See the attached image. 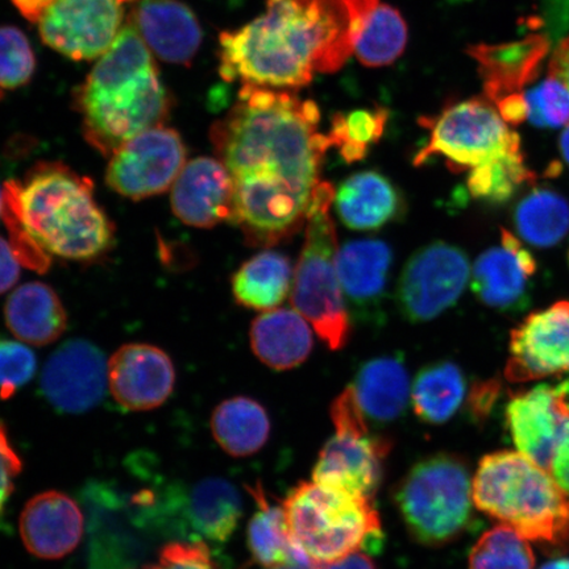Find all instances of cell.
<instances>
[{"mask_svg": "<svg viewBox=\"0 0 569 569\" xmlns=\"http://www.w3.org/2000/svg\"><path fill=\"white\" fill-rule=\"evenodd\" d=\"M317 103L295 91L243 84L238 102L211 127V142L234 187L232 223L252 246L270 247L301 229L329 137Z\"/></svg>", "mask_w": 569, "mask_h": 569, "instance_id": "6da1fadb", "label": "cell"}, {"mask_svg": "<svg viewBox=\"0 0 569 569\" xmlns=\"http://www.w3.org/2000/svg\"><path fill=\"white\" fill-rule=\"evenodd\" d=\"M366 24L347 0H268L267 12L219 38L227 82L296 91L316 73H336Z\"/></svg>", "mask_w": 569, "mask_h": 569, "instance_id": "7a4b0ae2", "label": "cell"}, {"mask_svg": "<svg viewBox=\"0 0 569 569\" xmlns=\"http://www.w3.org/2000/svg\"><path fill=\"white\" fill-rule=\"evenodd\" d=\"M77 106L84 138L110 158L127 141L166 122L172 106L169 92L131 21L90 71Z\"/></svg>", "mask_w": 569, "mask_h": 569, "instance_id": "3957f363", "label": "cell"}, {"mask_svg": "<svg viewBox=\"0 0 569 569\" xmlns=\"http://www.w3.org/2000/svg\"><path fill=\"white\" fill-rule=\"evenodd\" d=\"M9 183L21 222L42 251L76 261L109 251L113 226L89 178L61 162H40L23 183Z\"/></svg>", "mask_w": 569, "mask_h": 569, "instance_id": "277c9868", "label": "cell"}, {"mask_svg": "<svg viewBox=\"0 0 569 569\" xmlns=\"http://www.w3.org/2000/svg\"><path fill=\"white\" fill-rule=\"evenodd\" d=\"M475 507L537 543L546 553L569 551V495L552 473L517 451L479 462L472 481Z\"/></svg>", "mask_w": 569, "mask_h": 569, "instance_id": "5b68a950", "label": "cell"}, {"mask_svg": "<svg viewBox=\"0 0 569 569\" xmlns=\"http://www.w3.org/2000/svg\"><path fill=\"white\" fill-rule=\"evenodd\" d=\"M336 189L320 182L312 196L306 238L298 260L291 302L315 327L330 350H341L350 338V317L341 290L338 268V234L331 216Z\"/></svg>", "mask_w": 569, "mask_h": 569, "instance_id": "8992f818", "label": "cell"}, {"mask_svg": "<svg viewBox=\"0 0 569 569\" xmlns=\"http://www.w3.org/2000/svg\"><path fill=\"white\" fill-rule=\"evenodd\" d=\"M297 549L310 565L337 560L379 540L381 519L372 500L301 482L282 503Z\"/></svg>", "mask_w": 569, "mask_h": 569, "instance_id": "52a82bcc", "label": "cell"}, {"mask_svg": "<svg viewBox=\"0 0 569 569\" xmlns=\"http://www.w3.org/2000/svg\"><path fill=\"white\" fill-rule=\"evenodd\" d=\"M410 537L426 547H442L465 532L472 519V482L465 460L452 453L416 462L395 495Z\"/></svg>", "mask_w": 569, "mask_h": 569, "instance_id": "ba28073f", "label": "cell"}, {"mask_svg": "<svg viewBox=\"0 0 569 569\" xmlns=\"http://www.w3.org/2000/svg\"><path fill=\"white\" fill-rule=\"evenodd\" d=\"M336 436L320 451L312 481L320 487L372 500L382 480L390 440L372 436L353 389L347 388L331 407Z\"/></svg>", "mask_w": 569, "mask_h": 569, "instance_id": "9c48e42d", "label": "cell"}, {"mask_svg": "<svg viewBox=\"0 0 569 569\" xmlns=\"http://www.w3.org/2000/svg\"><path fill=\"white\" fill-rule=\"evenodd\" d=\"M429 144L418 152L415 166L421 167L442 156L453 170H471L522 152L521 139L493 103L471 98L447 106L430 120Z\"/></svg>", "mask_w": 569, "mask_h": 569, "instance_id": "30bf717a", "label": "cell"}, {"mask_svg": "<svg viewBox=\"0 0 569 569\" xmlns=\"http://www.w3.org/2000/svg\"><path fill=\"white\" fill-rule=\"evenodd\" d=\"M469 281V261L460 248L437 241L411 256L397 288L405 318L422 323L457 303Z\"/></svg>", "mask_w": 569, "mask_h": 569, "instance_id": "8fae6325", "label": "cell"}, {"mask_svg": "<svg viewBox=\"0 0 569 569\" xmlns=\"http://www.w3.org/2000/svg\"><path fill=\"white\" fill-rule=\"evenodd\" d=\"M187 166L180 133L158 126L127 141L111 156L106 182L116 193L141 201L166 193Z\"/></svg>", "mask_w": 569, "mask_h": 569, "instance_id": "7c38bea8", "label": "cell"}, {"mask_svg": "<svg viewBox=\"0 0 569 569\" xmlns=\"http://www.w3.org/2000/svg\"><path fill=\"white\" fill-rule=\"evenodd\" d=\"M119 0H56L39 21L42 41L71 60L102 57L122 31Z\"/></svg>", "mask_w": 569, "mask_h": 569, "instance_id": "4fadbf2b", "label": "cell"}, {"mask_svg": "<svg viewBox=\"0 0 569 569\" xmlns=\"http://www.w3.org/2000/svg\"><path fill=\"white\" fill-rule=\"evenodd\" d=\"M507 426L518 451L551 471L555 453L569 437V379L511 397Z\"/></svg>", "mask_w": 569, "mask_h": 569, "instance_id": "5bb4252c", "label": "cell"}, {"mask_svg": "<svg viewBox=\"0 0 569 569\" xmlns=\"http://www.w3.org/2000/svg\"><path fill=\"white\" fill-rule=\"evenodd\" d=\"M104 353L84 339H70L49 356L40 376L42 397L56 410L80 415L94 409L109 388Z\"/></svg>", "mask_w": 569, "mask_h": 569, "instance_id": "9a60e30c", "label": "cell"}, {"mask_svg": "<svg viewBox=\"0 0 569 569\" xmlns=\"http://www.w3.org/2000/svg\"><path fill=\"white\" fill-rule=\"evenodd\" d=\"M569 373V302L533 312L511 332L507 379L528 382Z\"/></svg>", "mask_w": 569, "mask_h": 569, "instance_id": "2e32d148", "label": "cell"}, {"mask_svg": "<svg viewBox=\"0 0 569 569\" xmlns=\"http://www.w3.org/2000/svg\"><path fill=\"white\" fill-rule=\"evenodd\" d=\"M109 389L120 407L131 411L158 409L172 396L176 371L161 348L146 343L120 347L107 365Z\"/></svg>", "mask_w": 569, "mask_h": 569, "instance_id": "e0dca14e", "label": "cell"}, {"mask_svg": "<svg viewBox=\"0 0 569 569\" xmlns=\"http://www.w3.org/2000/svg\"><path fill=\"white\" fill-rule=\"evenodd\" d=\"M170 204L182 223L197 229L232 223L234 187L229 170L212 158L187 162L172 187Z\"/></svg>", "mask_w": 569, "mask_h": 569, "instance_id": "ac0fdd59", "label": "cell"}, {"mask_svg": "<svg viewBox=\"0 0 569 569\" xmlns=\"http://www.w3.org/2000/svg\"><path fill=\"white\" fill-rule=\"evenodd\" d=\"M20 537L33 557L61 559L83 538L84 516L73 498L49 490L31 498L21 511Z\"/></svg>", "mask_w": 569, "mask_h": 569, "instance_id": "d6986e66", "label": "cell"}, {"mask_svg": "<svg viewBox=\"0 0 569 569\" xmlns=\"http://www.w3.org/2000/svg\"><path fill=\"white\" fill-rule=\"evenodd\" d=\"M537 261L513 233L502 231L501 246L483 252L473 267L472 289L479 300L498 310H519L528 303Z\"/></svg>", "mask_w": 569, "mask_h": 569, "instance_id": "ffe728a7", "label": "cell"}, {"mask_svg": "<svg viewBox=\"0 0 569 569\" xmlns=\"http://www.w3.org/2000/svg\"><path fill=\"white\" fill-rule=\"evenodd\" d=\"M549 51V38L531 33L503 44L472 46L467 53L478 62L488 101L497 104L503 98L522 94L526 84L538 77Z\"/></svg>", "mask_w": 569, "mask_h": 569, "instance_id": "44dd1931", "label": "cell"}, {"mask_svg": "<svg viewBox=\"0 0 569 569\" xmlns=\"http://www.w3.org/2000/svg\"><path fill=\"white\" fill-rule=\"evenodd\" d=\"M130 21L149 51L176 66H189L202 44L194 12L178 0H134Z\"/></svg>", "mask_w": 569, "mask_h": 569, "instance_id": "7402d4cb", "label": "cell"}, {"mask_svg": "<svg viewBox=\"0 0 569 569\" xmlns=\"http://www.w3.org/2000/svg\"><path fill=\"white\" fill-rule=\"evenodd\" d=\"M393 253L386 241H348L337 256L341 290L355 311L369 312L386 295Z\"/></svg>", "mask_w": 569, "mask_h": 569, "instance_id": "603a6c76", "label": "cell"}, {"mask_svg": "<svg viewBox=\"0 0 569 569\" xmlns=\"http://www.w3.org/2000/svg\"><path fill=\"white\" fill-rule=\"evenodd\" d=\"M6 325L19 340L48 346L67 330L68 315L56 291L42 282L13 290L4 305Z\"/></svg>", "mask_w": 569, "mask_h": 569, "instance_id": "cb8c5ba5", "label": "cell"}, {"mask_svg": "<svg viewBox=\"0 0 569 569\" xmlns=\"http://www.w3.org/2000/svg\"><path fill=\"white\" fill-rule=\"evenodd\" d=\"M333 203L341 222L356 231L380 229L401 211V197L393 183L377 172L348 177L340 184Z\"/></svg>", "mask_w": 569, "mask_h": 569, "instance_id": "d4e9b609", "label": "cell"}, {"mask_svg": "<svg viewBox=\"0 0 569 569\" xmlns=\"http://www.w3.org/2000/svg\"><path fill=\"white\" fill-rule=\"evenodd\" d=\"M182 511L190 530L202 542L224 543L238 528L243 501L229 480L206 478L190 489L187 500L182 501Z\"/></svg>", "mask_w": 569, "mask_h": 569, "instance_id": "484cf974", "label": "cell"}, {"mask_svg": "<svg viewBox=\"0 0 569 569\" xmlns=\"http://www.w3.org/2000/svg\"><path fill=\"white\" fill-rule=\"evenodd\" d=\"M252 350L276 371H288L309 358L312 333L297 310L277 309L254 319L251 329Z\"/></svg>", "mask_w": 569, "mask_h": 569, "instance_id": "4316f807", "label": "cell"}, {"mask_svg": "<svg viewBox=\"0 0 569 569\" xmlns=\"http://www.w3.org/2000/svg\"><path fill=\"white\" fill-rule=\"evenodd\" d=\"M352 388L360 409L373 422H395L407 409L410 382L400 358L386 356L367 361Z\"/></svg>", "mask_w": 569, "mask_h": 569, "instance_id": "83f0119b", "label": "cell"}, {"mask_svg": "<svg viewBox=\"0 0 569 569\" xmlns=\"http://www.w3.org/2000/svg\"><path fill=\"white\" fill-rule=\"evenodd\" d=\"M258 510L248 523L247 542L254 563L266 569L311 567L310 561L291 540L282 505H273L261 486L249 488Z\"/></svg>", "mask_w": 569, "mask_h": 569, "instance_id": "f1b7e54d", "label": "cell"}, {"mask_svg": "<svg viewBox=\"0 0 569 569\" xmlns=\"http://www.w3.org/2000/svg\"><path fill=\"white\" fill-rule=\"evenodd\" d=\"M211 431L224 452L233 458H247L267 445L270 419L258 401L248 397H233L213 410Z\"/></svg>", "mask_w": 569, "mask_h": 569, "instance_id": "f546056e", "label": "cell"}, {"mask_svg": "<svg viewBox=\"0 0 569 569\" xmlns=\"http://www.w3.org/2000/svg\"><path fill=\"white\" fill-rule=\"evenodd\" d=\"M291 264L280 252H261L240 267L232 279L234 300L246 308L273 310L288 297Z\"/></svg>", "mask_w": 569, "mask_h": 569, "instance_id": "4dcf8cb0", "label": "cell"}, {"mask_svg": "<svg viewBox=\"0 0 569 569\" xmlns=\"http://www.w3.org/2000/svg\"><path fill=\"white\" fill-rule=\"evenodd\" d=\"M466 397V379L460 368L440 361L422 369L411 389L412 410L421 421L442 425L457 415Z\"/></svg>", "mask_w": 569, "mask_h": 569, "instance_id": "1f68e13d", "label": "cell"}, {"mask_svg": "<svg viewBox=\"0 0 569 569\" xmlns=\"http://www.w3.org/2000/svg\"><path fill=\"white\" fill-rule=\"evenodd\" d=\"M515 222L519 237L529 244L553 247L569 231V203L552 190H533L518 203Z\"/></svg>", "mask_w": 569, "mask_h": 569, "instance_id": "d6a6232c", "label": "cell"}, {"mask_svg": "<svg viewBox=\"0 0 569 569\" xmlns=\"http://www.w3.org/2000/svg\"><path fill=\"white\" fill-rule=\"evenodd\" d=\"M407 44L408 26L401 13L395 7L379 4L356 41L353 53L362 66L380 68L393 63Z\"/></svg>", "mask_w": 569, "mask_h": 569, "instance_id": "836d02e7", "label": "cell"}, {"mask_svg": "<svg viewBox=\"0 0 569 569\" xmlns=\"http://www.w3.org/2000/svg\"><path fill=\"white\" fill-rule=\"evenodd\" d=\"M536 557L528 539L507 525L482 533L469 553V569H533Z\"/></svg>", "mask_w": 569, "mask_h": 569, "instance_id": "e575fe53", "label": "cell"}, {"mask_svg": "<svg viewBox=\"0 0 569 569\" xmlns=\"http://www.w3.org/2000/svg\"><path fill=\"white\" fill-rule=\"evenodd\" d=\"M533 178L536 176L526 167L523 153L519 152L471 170L467 188L479 201L501 203Z\"/></svg>", "mask_w": 569, "mask_h": 569, "instance_id": "d590c367", "label": "cell"}, {"mask_svg": "<svg viewBox=\"0 0 569 569\" xmlns=\"http://www.w3.org/2000/svg\"><path fill=\"white\" fill-rule=\"evenodd\" d=\"M388 112L382 109L356 110L332 118L329 137L331 147L339 148L341 158L355 162L366 158L369 147L379 141L386 128Z\"/></svg>", "mask_w": 569, "mask_h": 569, "instance_id": "8d00e7d4", "label": "cell"}, {"mask_svg": "<svg viewBox=\"0 0 569 569\" xmlns=\"http://www.w3.org/2000/svg\"><path fill=\"white\" fill-rule=\"evenodd\" d=\"M36 67L30 41L16 27H0V89H17L31 80Z\"/></svg>", "mask_w": 569, "mask_h": 569, "instance_id": "74e56055", "label": "cell"}, {"mask_svg": "<svg viewBox=\"0 0 569 569\" xmlns=\"http://www.w3.org/2000/svg\"><path fill=\"white\" fill-rule=\"evenodd\" d=\"M525 99L533 126L558 128L569 122V90L555 78L526 92Z\"/></svg>", "mask_w": 569, "mask_h": 569, "instance_id": "f35d334b", "label": "cell"}, {"mask_svg": "<svg viewBox=\"0 0 569 569\" xmlns=\"http://www.w3.org/2000/svg\"><path fill=\"white\" fill-rule=\"evenodd\" d=\"M38 360L26 345L0 337V398L9 400L32 380Z\"/></svg>", "mask_w": 569, "mask_h": 569, "instance_id": "ab89813d", "label": "cell"}, {"mask_svg": "<svg viewBox=\"0 0 569 569\" xmlns=\"http://www.w3.org/2000/svg\"><path fill=\"white\" fill-rule=\"evenodd\" d=\"M142 569H217L209 546L202 540L170 542L159 551L158 560Z\"/></svg>", "mask_w": 569, "mask_h": 569, "instance_id": "60d3db41", "label": "cell"}, {"mask_svg": "<svg viewBox=\"0 0 569 569\" xmlns=\"http://www.w3.org/2000/svg\"><path fill=\"white\" fill-rule=\"evenodd\" d=\"M21 469H23V461L12 447L4 426L0 423V511L12 495Z\"/></svg>", "mask_w": 569, "mask_h": 569, "instance_id": "b9f144b4", "label": "cell"}, {"mask_svg": "<svg viewBox=\"0 0 569 569\" xmlns=\"http://www.w3.org/2000/svg\"><path fill=\"white\" fill-rule=\"evenodd\" d=\"M20 261L16 249L0 237V296L19 281Z\"/></svg>", "mask_w": 569, "mask_h": 569, "instance_id": "7bdbcfd3", "label": "cell"}, {"mask_svg": "<svg viewBox=\"0 0 569 569\" xmlns=\"http://www.w3.org/2000/svg\"><path fill=\"white\" fill-rule=\"evenodd\" d=\"M496 109L508 124H521L528 118V104H526L523 92L503 98L496 104Z\"/></svg>", "mask_w": 569, "mask_h": 569, "instance_id": "ee69618b", "label": "cell"}, {"mask_svg": "<svg viewBox=\"0 0 569 569\" xmlns=\"http://www.w3.org/2000/svg\"><path fill=\"white\" fill-rule=\"evenodd\" d=\"M498 387L493 381L479 383L471 395V407L475 416L483 417L492 408L497 397Z\"/></svg>", "mask_w": 569, "mask_h": 569, "instance_id": "f6af8a7d", "label": "cell"}, {"mask_svg": "<svg viewBox=\"0 0 569 569\" xmlns=\"http://www.w3.org/2000/svg\"><path fill=\"white\" fill-rule=\"evenodd\" d=\"M550 77L569 90V36L555 49L550 60Z\"/></svg>", "mask_w": 569, "mask_h": 569, "instance_id": "bcb514c9", "label": "cell"}, {"mask_svg": "<svg viewBox=\"0 0 569 569\" xmlns=\"http://www.w3.org/2000/svg\"><path fill=\"white\" fill-rule=\"evenodd\" d=\"M311 569H377L373 560L368 555L356 551L347 557L326 561V563L312 565Z\"/></svg>", "mask_w": 569, "mask_h": 569, "instance_id": "7dc6e473", "label": "cell"}, {"mask_svg": "<svg viewBox=\"0 0 569 569\" xmlns=\"http://www.w3.org/2000/svg\"><path fill=\"white\" fill-rule=\"evenodd\" d=\"M555 478L559 482V486L566 490L569 495V437L565 439L555 453L551 471Z\"/></svg>", "mask_w": 569, "mask_h": 569, "instance_id": "c3c4849f", "label": "cell"}, {"mask_svg": "<svg viewBox=\"0 0 569 569\" xmlns=\"http://www.w3.org/2000/svg\"><path fill=\"white\" fill-rule=\"evenodd\" d=\"M56 0H12L21 16L32 23H38Z\"/></svg>", "mask_w": 569, "mask_h": 569, "instance_id": "681fc988", "label": "cell"}, {"mask_svg": "<svg viewBox=\"0 0 569 569\" xmlns=\"http://www.w3.org/2000/svg\"><path fill=\"white\" fill-rule=\"evenodd\" d=\"M560 152L563 156V159L569 166V124L567 126L563 133H561L560 138Z\"/></svg>", "mask_w": 569, "mask_h": 569, "instance_id": "f907efd6", "label": "cell"}, {"mask_svg": "<svg viewBox=\"0 0 569 569\" xmlns=\"http://www.w3.org/2000/svg\"><path fill=\"white\" fill-rule=\"evenodd\" d=\"M540 569H569V559H555Z\"/></svg>", "mask_w": 569, "mask_h": 569, "instance_id": "816d5d0a", "label": "cell"}, {"mask_svg": "<svg viewBox=\"0 0 569 569\" xmlns=\"http://www.w3.org/2000/svg\"><path fill=\"white\" fill-rule=\"evenodd\" d=\"M4 211V189L0 188V217L3 216Z\"/></svg>", "mask_w": 569, "mask_h": 569, "instance_id": "f5cc1de1", "label": "cell"}, {"mask_svg": "<svg viewBox=\"0 0 569 569\" xmlns=\"http://www.w3.org/2000/svg\"><path fill=\"white\" fill-rule=\"evenodd\" d=\"M276 569H311V567H300V566H293V567H281Z\"/></svg>", "mask_w": 569, "mask_h": 569, "instance_id": "db71d44e", "label": "cell"}, {"mask_svg": "<svg viewBox=\"0 0 569 569\" xmlns=\"http://www.w3.org/2000/svg\"><path fill=\"white\" fill-rule=\"evenodd\" d=\"M124 2H134V0H119V3L122 4Z\"/></svg>", "mask_w": 569, "mask_h": 569, "instance_id": "11a10c76", "label": "cell"}, {"mask_svg": "<svg viewBox=\"0 0 569 569\" xmlns=\"http://www.w3.org/2000/svg\"><path fill=\"white\" fill-rule=\"evenodd\" d=\"M0 97H2V91H0Z\"/></svg>", "mask_w": 569, "mask_h": 569, "instance_id": "9f6ffc18", "label": "cell"}]
</instances>
